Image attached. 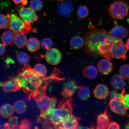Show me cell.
I'll return each instance as SVG.
<instances>
[{
	"label": "cell",
	"mask_w": 129,
	"mask_h": 129,
	"mask_svg": "<svg viewBox=\"0 0 129 129\" xmlns=\"http://www.w3.org/2000/svg\"><path fill=\"white\" fill-rule=\"evenodd\" d=\"M88 28L89 29L85 34L84 39L85 51L92 56L100 55L98 46L104 42L105 38L110 35L105 30L93 25H89Z\"/></svg>",
	"instance_id": "obj_1"
},
{
	"label": "cell",
	"mask_w": 129,
	"mask_h": 129,
	"mask_svg": "<svg viewBox=\"0 0 129 129\" xmlns=\"http://www.w3.org/2000/svg\"><path fill=\"white\" fill-rule=\"evenodd\" d=\"M18 76L16 78L20 81L21 83L29 82L37 87H38L43 83L42 77L37 75L34 70L28 64L24 65L18 71Z\"/></svg>",
	"instance_id": "obj_2"
},
{
	"label": "cell",
	"mask_w": 129,
	"mask_h": 129,
	"mask_svg": "<svg viewBox=\"0 0 129 129\" xmlns=\"http://www.w3.org/2000/svg\"><path fill=\"white\" fill-rule=\"evenodd\" d=\"M6 16L9 22L8 28L14 33L28 34L31 30V23L24 22L17 14H8Z\"/></svg>",
	"instance_id": "obj_3"
},
{
	"label": "cell",
	"mask_w": 129,
	"mask_h": 129,
	"mask_svg": "<svg viewBox=\"0 0 129 129\" xmlns=\"http://www.w3.org/2000/svg\"><path fill=\"white\" fill-rule=\"evenodd\" d=\"M110 15L115 20H120L128 15V5L122 1H117L111 4L108 9Z\"/></svg>",
	"instance_id": "obj_4"
},
{
	"label": "cell",
	"mask_w": 129,
	"mask_h": 129,
	"mask_svg": "<svg viewBox=\"0 0 129 129\" xmlns=\"http://www.w3.org/2000/svg\"><path fill=\"white\" fill-rule=\"evenodd\" d=\"M118 41L114 40L110 36L105 38L104 42L101 43L98 46L100 55L105 59L112 60V58L111 56V51L116 43Z\"/></svg>",
	"instance_id": "obj_5"
},
{
	"label": "cell",
	"mask_w": 129,
	"mask_h": 129,
	"mask_svg": "<svg viewBox=\"0 0 129 129\" xmlns=\"http://www.w3.org/2000/svg\"><path fill=\"white\" fill-rule=\"evenodd\" d=\"M109 105L113 112L123 117H129L128 109L124 104L123 99L119 98H112L110 101Z\"/></svg>",
	"instance_id": "obj_6"
},
{
	"label": "cell",
	"mask_w": 129,
	"mask_h": 129,
	"mask_svg": "<svg viewBox=\"0 0 129 129\" xmlns=\"http://www.w3.org/2000/svg\"><path fill=\"white\" fill-rule=\"evenodd\" d=\"M128 49L125 44H123L122 40L116 43L112 48L111 53V57L116 59H126V53Z\"/></svg>",
	"instance_id": "obj_7"
},
{
	"label": "cell",
	"mask_w": 129,
	"mask_h": 129,
	"mask_svg": "<svg viewBox=\"0 0 129 129\" xmlns=\"http://www.w3.org/2000/svg\"><path fill=\"white\" fill-rule=\"evenodd\" d=\"M20 18L24 22L33 23L39 19V17L35 11L30 7L22 6L19 12Z\"/></svg>",
	"instance_id": "obj_8"
},
{
	"label": "cell",
	"mask_w": 129,
	"mask_h": 129,
	"mask_svg": "<svg viewBox=\"0 0 129 129\" xmlns=\"http://www.w3.org/2000/svg\"><path fill=\"white\" fill-rule=\"evenodd\" d=\"M45 56L47 62L52 65L58 64L62 59V54L60 51L55 48H50L47 50Z\"/></svg>",
	"instance_id": "obj_9"
},
{
	"label": "cell",
	"mask_w": 129,
	"mask_h": 129,
	"mask_svg": "<svg viewBox=\"0 0 129 129\" xmlns=\"http://www.w3.org/2000/svg\"><path fill=\"white\" fill-rule=\"evenodd\" d=\"M82 86H83V85L78 86L76 82L74 80L66 82L64 84L63 90L62 93L64 100H67L72 98L75 91Z\"/></svg>",
	"instance_id": "obj_10"
},
{
	"label": "cell",
	"mask_w": 129,
	"mask_h": 129,
	"mask_svg": "<svg viewBox=\"0 0 129 129\" xmlns=\"http://www.w3.org/2000/svg\"><path fill=\"white\" fill-rule=\"evenodd\" d=\"M128 34V30L125 27L115 25L111 30L109 35L114 40H121L126 38Z\"/></svg>",
	"instance_id": "obj_11"
},
{
	"label": "cell",
	"mask_w": 129,
	"mask_h": 129,
	"mask_svg": "<svg viewBox=\"0 0 129 129\" xmlns=\"http://www.w3.org/2000/svg\"><path fill=\"white\" fill-rule=\"evenodd\" d=\"M74 10L73 5L69 1L62 2L58 5L57 9L58 14L63 17H69L73 12Z\"/></svg>",
	"instance_id": "obj_12"
},
{
	"label": "cell",
	"mask_w": 129,
	"mask_h": 129,
	"mask_svg": "<svg viewBox=\"0 0 129 129\" xmlns=\"http://www.w3.org/2000/svg\"><path fill=\"white\" fill-rule=\"evenodd\" d=\"M97 67L100 73L103 75H109L112 72L113 68L112 62L106 59L100 60L97 64Z\"/></svg>",
	"instance_id": "obj_13"
},
{
	"label": "cell",
	"mask_w": 129,
	"mask_h": 129,
	"mask_svg": "<svg viewBox=\"0 0 129 129\" xmlns=\"http://www.w3.org/2000/svg\"><path fill=\"white\" fill-rule=\"evenodd\" d=\"M3 87L4 91L6 93L16 92L22 88L20 81L16 78L5 82Z\"/></svg>",
	"instance_id": "obj_14"
},
{
	"label": "cell",
	"mask_w": 129,
	"mask_h": 129,
	"mask_svg": "<svg viewBox=\"0 0 129 129\" xmlns=\"http://www.w3.org/2000/svg\"><path fill=\"white\" fill-rule=\"evenodd\" d=\"M93 93L97 99H104L109 95V90L106 85L101 84H98L95 87L93 90Z\"/></svg>",
	"instance_id": "obj_15"
},
{
	"label": "cell",
	"mask_w": 129,
	"mask_h": 129,
	"mask_svg": "<svg viewBox=\"0 0 129 129\" xmlns=\"http://www.w3.org/2000/svg\"><path fill=\"white\" fill-rule=\"evenodd\" d=\"M79 118L73 114L68 120L63 121L59 125L60 129H77L79 128L78 121Z\"/></svg>",
	"instance_id": "obj_16"
},
{
	"label": "cell",
	"mask_w": 129,
	"mask_h": 129,
	"mask_svg": "<svg viewBox=\"0 0 129 129\" xmlns=\"http://www.w3.org/2000/svg\"><path fill=\"white\" fill-rule=\"evenodd\" d=\"M107 108L106 107L103 113L98 115L97 120V129H106L107 128L110 122V119L107 114Z\"/></svg>",
	"instance_id": "obj_17"
},
{
	"label": "cell",
	"mask_w": 129,
	"mask_h": 129,
	"mask_svg": "<svg viewBox=\"0 0 129 129\" xmlns=\"http://www.w3.org/2000/svg\"><path fill=\"white\" fill-rule=\"evenodd\" d=\"M62 73L59 69L54 68L53 69L52 73L50 76L43 78V82L47 85L53 81H61L64 80L63 77H61Z\"/></svg>",
	"instance_id": "obj_18"
},
{
	"label": "cell",
	"mask_w": 129,
	"mask_h": 129,
	"mask_svg": "<svg viewBox=\"0 0 129 129\" xmlns=\"http://www.w3.org/2000/svg\"><path fill=\"white\" fill-rule=\"evenodd\" d=\"M51 98L46 94L41 97L36 102L37 106L41 112H44L48 110L51 104Z\"/></svg>",
	"instance_id": "obj_19"
},
{
	"label": "cell",
	"mask_w": 129,
	"mask_h": 129,
	"mask_svg": "<svg viewBox=\"0 0 129 129\" xmlns=\"http://www.w3.org/2000/svg\"><path fill=\"white\" fill-rule=\"evenodd\" d=\"M111 83L113 87L116 90H122L125 84L124 79L118 75H114L112 77Z\"/></svg>",
	"instance_id": "obj_20"
},
{
	"label": "cell",
	"mask_w": 129,
	"mask_h": 129,
	"mask_svg": "<svg viewBox=\"0 0 129 129\" xmlns=\"http://www.w3.org/2000/svg\"><path fill=\"white\" fill-rule=\"evenodd\" d=\"M26 45L28 51L30 52H35L39 49L40 43L39 40L37 38H31L27 40Z\"/></svg>",
	"instance_id": "obj_21"
},
{
	"label": "cell",
	"mask_w": 129,
	"mask_h": 129,
	"mask_svg": "<svg viewBox=\"0 0 129 129\" xmlns=\"http://www.w3.org/2000/svg\"><path fill=\"white\" fill-rule=\"evenodd\" d=\"M70 46L73 50L80 49L84 46V40L80 36L74 37L70 40Z\"/></svg>",
	"instance_id": "obj_22"
},
{
	"label": "cell",
	"mask_w": 129,
	"mask_h": 129,
	"mask_svg": "<svg viewBox=\"0 0 129 129\" xmlns=\"http://www.w3.org/2000/svg\"><path fill=\"white\" fill-rule=\"evenodd\" d=\"M27 41V38L25 34L20 33L16 34L14 35V43L19 48L24 47L26 45Z\"/></svg>",
	"instance_id": "obj_23"
},
{
	"label": "cell",
	"mask_w": 129,
	"mask_h": 129,
	"mask_svg": "<svg viewBox=\"0 0 129 129\" xmlns=\"http://www.w3.org/2000/svg\"><path fill=\"white\" fill-rule=\"evenodd\" d=\"M13 107L12 105L6 104L1 106L0 109V114L2 117L5 118L11 117L14 113Z\"/></svg>",
	"instance_id": "obj_24"
},
{
	"label": "cell",
	"mask_w": 129,
	"mask_h": 129,
	"mask_svg": "<svg viewBox=\"0 0 129 129\" xmlns=\"http://www.w3.org/2000/svg\"><path fill=\"white\" fill-rule=\"evenodd\" d=\"M83 74L86 78L92 80L94 79L97 76L98 72L94 66L89 65L87 66L84 69Z\"/></svg>",
	"instance_id": "obj_25"
},
{
	"label": "cell",
	"mask_w": 129,
	"mask_h": 129,
	"mask_svg": "<svg viewBox=\"0 0 129 129\" xmlns=\"http://www.w3.org/2000/svg\"><path fill=\"white\" fill-rule=\"evenodd\" d=\"M14 32L10 30H7L3 32L1 36V40L5 46H8L12 44L13 41L14 36Z\"/></svg>",
	"instance_id": "obj_26"
},
{
	"label": "cell",
	"mask_w": 129,
	"mask_h": 129,
	"mask_svg": "<svg viewBox=\"0 0 129 129\" xmlns=\"http://www.w3.org/2000/svg\"><path fill=\"white\" fill-rule=\"evenodd\" d=\"M47 88V85L45 83L44 84H42L37 88L36 91L32 95L31 98L37 102L41 97L46 94V91Z\"/></svg>",
	"instance_id": "obj_27"
},
{
	"label": "cell",
	"mask_w": 129,
	"mask_h": 129,
	"mask_svg": "<svg viewBox=\"0 0 129 129\" xmlns=\"http://www.w3.org/2000/svg\"><path fill=\"white\" fill-rule=\"evenodd\" d=\"M14 109L15 112L19 114H22L26 110L27 106L25 103L22 100L16 101L14 105Z\"/></svg>",
	"instance_id": "obj_28"
},
{
	"label": "cell",
	"mask_w": 129,
	"mask_h": 129,
	"mask_svg": "<svg viewBox=\"0 0 129 129\" xmlns=\"http://www.w3.org/2000/svg\"><path fill=\"white\" fill-rule=\"evenodd\" d=\"M72 101L70 98L67 100L61 101L58 106V109L67 112H72L73 110V105Z\"/></svg>",
	"instance_id": "obj_29"
},
{
	"label": "cell",
	"mask_w": 129,
	"mask_h": 129,
	"mask_svg": "<svg viewBox=\"0 0 129 129\" xmlns=\"http://www.w3.org/2000/svg\"><path fill=\"white\" fill-rule=\"evenodd\" d=\"M91 92L89 89L86 87L82 86L80 88L78 95L79 98L81 100L85 101L89 98Z\"/></svg>",
	"instance_id": "obj_30"
},
{
	"label": "cell",
	"mask_w": 129,
	"mask_h": 129,
	"mask_svg": "<svg viewBox=\"0 0 129 129\" xmlns=\"http://www.w3.org/2000/svg\"><path fill=\"white\" fill-rule=\"evenodd\" d=\"M37 75L40 77L44 78L47 73V70L45 66L41 63L37 64L34 69Z\"/></svg>",
	"instance_id": "obj_31"
},
{
	"label": "cell",
	"mask_w": 129,
	"mask_h": 129,
	"mask_svg": "<svg viewBox=\"0 0 129 129\" xmlns=\"http://www.w3.org/2000/svg\"><path fill=\"white\" fill-rule=\"evenodd\" d=\"M17 59L19 63L21 65L28 64L30 61L29 56L25 52L21 51L17 53Z\"/></svg>",
	"instance_id": "obj_32"
},
{
	"label": "cell",
	"mask_w": 129,
	"mask_h": 129,
	"mask_svg": "<svg viewBox=\"0 0 129 129\" xmlns=\"http://www.w3.org/2000/svg\"><path fill=\"white\" fill-rule=\"evenodd\" d=\"M77 14L79 18L83 19L88 15L89 11L87 7L85 6H80L77 9Z\"/></svg>",
	"instance_id": "obj_33"
},
{
	"label": "cell",
	"mask_w": 129,
	"mask_h": 129,
	"mask_svg": "<svg viewBox=\"0 0 129 129\" xmlns=\"http://www.w3.org/2000/svg\"><path fill=\"white\" fill-rule=\"evenodd\" d=\"M120 75L124 79H129V64H125L121 67L119 70Z\"/></svg>",
	"instance_id": "obj_34"
},
{
	"label": "cell",
	"mask_w": 129,
	"mask_h": 129,
	"mask_svg": "<svg viewBox=\"0 0 129 129\" xmlns=\"http://www.w3.org/2000/svg\"><path fill=\"white\" fill-rule=\"evenodd\" d=\"M30 6L33 10L38 11L41 10L43 6L42 2L40 0H32L30 2Z\"/></svg>",
	"instance_id": "obj_35"
},
{
	"label": "cell",
	"mask_w": 129,
	"mask_h": 129,
	"mask_svg": "<svg viewBox=\"0 0 129 129\" xmlns=\"http://www.w3.org/2000/svg\"><path fill=\"white\" fill-rule=\"evenodd\" d=\"M9 129H19L20 124H18V118L17 116L11 117L8 120Z\"/></svg>",
	"instance_id": "obj_36"
},
{
	"label": "cell",
	"mask_w": 129,
	"mask_h": 129,
	"mask_svg": "<svg viewBox=\"0 0 129 129\" xmlns=\"http://www.w3.org/2000/svg\"><path fill=\"white\" fill-rule=\"evenodd\" d=\"M9 22L5 15L0 14V29H5L9 28Z\"/></svg>",
	"instance_id": "obj_37"
},
{
	"label": "cell",
	"mask_w": 129,
	"mask_h": 129,
	"mask_svg": "<svg viewBox=\"0 0 129 129\" xmlns=\"http://www.w3.org/2000/svg\"><path fill=\"white\" fill-rule=\"evenodd\" d=\"M52 40L49 38H45L43 39L40 43V45L43 49L47 50L52 46Z\"/></svg>",
	"instance_id": "obj_38"
},
{
	"label": "cell",
	"mask_w": 129,
	"mask_h": 129,
	"mask_svg": "<svg viewBox=\"0 0 129 129\" xmlns=\"http://www.w3.org/2000/svg\"><path fill=\"white\" fill-rule=\"evenodd\" d=\"M125 94V89L123 88L121 93H119L116 90H112L111 91L110 93V97L111 99L119 98L123 99Z\"/></svg>",
	"instance_id": "obj_39"
},
{
	"label": "cell",
	"mask_w": 129,
	"mask_h": 129,
	"mask_svg": "<svg viewBox=\"0 0 129 129\" xmlns=\"http://www.w3.org/2000/svg\"><path fill=\"white\" fill-rule=\"evenodd\" d=\"M32 124L29 120L27 119H22L21 120L19 129H31Z\"/></svg>",
	"instance_id": "obj_40"
},
{
	"label": "cell",
	"mask_w": 129,
	"mask_h": 129,
	"mask_svg": "<svg viewBox=\"0 0 129 129\" xmlns=\"http://www.w3.org/2000/svg\"><path fill=\"white\" fill-rule=\"evenodd\" d=\"M55 125L49 118L46 119L43 123L42 128H54Z\"/></svg>",
	"instance_id": "obj_41"
},
{
	"label": "cell",
	"mask_w": 129,
	"mask_h": 129,
	"mask_svg": "<svg viewBox=\"0 0 129 129\" xmlns=\"http://www.w3.org/2000/svg\"><path fill=\"white\" fill-rule=\"evenodd\" d=\"M50 106L49 110L48 111H50L55 108L56 104H57V101L56 98L51 96V98Z\"/></svg>",
	"instance_id": "obj_42"
},
{
	"label": "cell",
	"mask_w": 129,
	"mask_h": 129,
	"mask_svg": "<svg viewBox=\"0 0 129 129\" xmlns=\"http://www.w3.org/2000/svg\"><path fill=\"white\" fill-rule=\"evenodd\" d=\"M120 125L117 122L113 121L110 122L108 126L107 129H120Z\"/></svg>",
	"instance_id": "obj_43"
},
{
	"label": "cell",
	"mask_w": 129,
	"mask_h": 129,
	"mask_svg": "<svg viewBox=\"0 0 129 129\" xmlns=\"http://www.w3.org/2000/svg\"><path fill=\"white\" fill-rule=\"evenodd\" d=\"M123 101L127 108L129 109V94H125Z\"/></svg>",
	"instance_id": "obj_44"
},
{
	"label": "cell",
	"mask_w": 129,
	"mask_h": 129,
	"mask_svg": "<svg viewBox=\"0 0 129 129\" xmlns=\"http://www.w3.org/2000/svg\"><path fill=\"white\" fill-rule=\"evenodd\" d=\"M13 1L16 5L22 3V5H25L28 3L27 0H13Z\"/></svg>",
	"instance_id": "obj_45"
},
{
	"label": "cell",
	"mask_w": 129,
	"mask_h": 129,
	"mask_svg": "<svg viewBox=\"0 0 129 129\" xmlns=\"http://www.w3.org/2000/svg\"><path fill=\"white\" fill-rule=\"evenodd\" d=\"M5 46L3 44L0 43V56L3 55L5 52Z\"/></svg>",
	"instance_id": "obj_46"
},
{
	"label": "cell",
	"mask_w": 129,
	"mask_h": 129,
	"mask_svg": "<svg viewBox=\"0 0 129 129\" xmlns=\"http://www.w3.org/2000/svg\"><path fill=\"white\" fill-rule=\"evenodd\" d=\"M128 50H129V38L127 40L126 44H125Z\"/></svg>",
	"instance_id": "obj_47"
},
{
	"label": "cell",
	"mask_w": 129,
	"mask_h": 129,
	"mask_svg": "<svg viewBox=\"0 0 129 129\" xmlns=\"http://www.w3.org/2000/svg\"><path fill=\"white\" fill-rule=\"evenodd\" d=\"M5 82H0V87H3L4 86V84Z\"/></svg>",
	"instance_id": "obj_48"
},
{
	"label": "cell",
	"mask_w": 129,
	"mask_h": 129,
	"mask_svg": "<svg viewBox=\"0 0 129 129\" xmlns=\"http://www.w3.org/2000/svg\"><path fill=\"white\" fill-rule=\"evenodd\" d=\"M79 128H80V129H88V128H88V127L82 126H80V127H79Z\"/></svg>",
	"instance_id": "obj_49"
},
{
	"label": "cell",
	"mask_w": 129,
	"mask_h": 129,
	"mask_svg": "<svg viewBox=\"0 0 129 129\" xmlns=\"http://www.w3.org/2000/svg\"><path fill=\"white\" fill-rule=\"evenodd\" d=\"M125 127L126 128L129 129V122L125 125Z\"/></svg>",
	"instance_id": "obj_50"
},
{
	"label": "cell",
	"mask_w": 129,
	"mask_h": 129,
	"mask_svg": "<svg viewBox=\"0 0 129 129\" xmlns=\"http://www.w3.org/2000/svg\"><path fill=\"white\" fill-rule=\"evenodd\" d=\"M0 129H4V127L1 125H0Z\"/></svg>",
	"instance_id": "obj_51"
},
{
	"label": "cell",
	"mask_w": 129,
	"mask_h": 129,
	"mask_svg": "<svg viewBox=\"0 0 129 129\" xmlns=\"http://www.w3.org/2000/svg\"><path fill=\"white\" fill-rule=\"evenodd\" d=\"M127 22H128V23L129 24V17L127 19Z\"/></svg>",
	"instance_id": "obj_52"
},
{
	"label": "cell",
	"mask_w": 129,
	"mask_h": 129,
	"mask_svg": "<svg viewBox=\"0 0 129 129\" xmlns=\"http://www.w3.org/2000/svg\"><path fill=\"white\" fill-rule=\"evenodd\" d=\"M57 1L59 2H62L63 1V0H57Z\"/></svg>",
	"instance_id": "obj_53"
}]
</instances>
